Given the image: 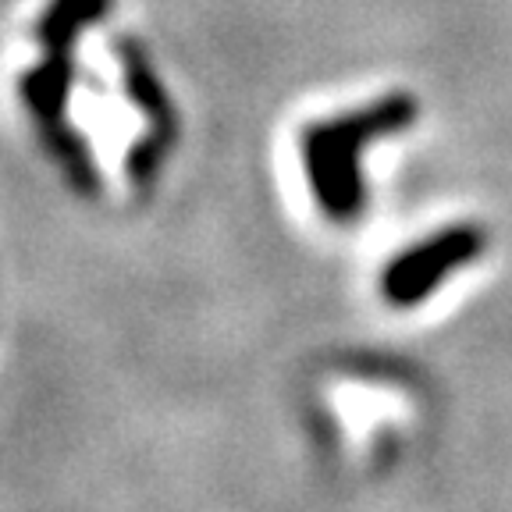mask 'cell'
<instances>
[{"mask_svg":"<svg viewBox=\"0 0 512 512\" xmlns=\"http://www.w3.org/2000/svg\"><path fill=\"white\" fill-rule=\"evenodd\" d=\"M0 111L86 207L153 200L189 143L182 82L139 0H22L0 40Z\"/></svg>","mask_w":512,"mask_h":512,"instance_id":"cell-1","label":"cell"},{"mask_svg":"<svg viewBox=\"0 0 512 512\" xmlns=\"http://www.w3.org/2000/svg\"><path fill=\"white\" fill-rule=\"evenodd\" d=\"M409 121V107H356V111H324L310 114L292 128V157L299 178L310 192L313 207L328 221H352L367 203V178L363 160L370 143Z\"/></svg>","mask_w":512,"mask_h":512,"instance_id":"cell-2","label":"cell"},{"mask_svg":"<svg viewBox=\"0 0 512 512\" xmlns=\"http://www.w3.org/2000/svg\"><path fill=\"white\" fill-rule=\"evenodd\" d=\"M484 249V235L473 224H452L431 239L416 242L402 256H395L381 278V292L392 306H416L434 296L448 274L463 271Z\"/></svg>","mask_w":512,"mask_h":512,"instance_id":"cell-3","label":"cell"}]
</instances>
